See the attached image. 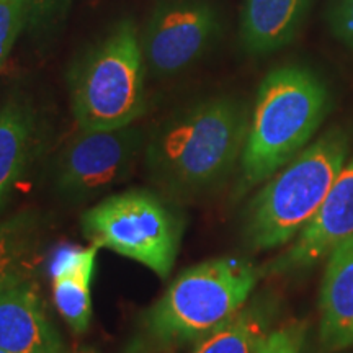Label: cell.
I'll return each mask as SVG.
<instances>
[{"instance_id": "obj_1", "label": "cell", "mask_w": 353, "mask_h": 353, "mask_svg": "<svg viewBox=\"0 0 353 353\" xmlns=\"http://www.w3.org/2000/svg\"><path fill=\"white\" fill-rule=\"evenodd\" d=\"M249 121L231 99H213L180 113L145 144L152 182L174 196L203 193L241 161Z\"/></svg>"}, {"instance_id": "obj_2", "label": "cell", "mask_w": 353, "mask_h": 353, "mask_svg": "<svg viewBox=\"0 0 353 353\" xmlns=\"http://www.w3.org/2000/svg\"><path fill=\"white\" fill-rule=\"evenodd\" d=\"M327 103V88L307 69L286 65L263 79L242 149L239 195L270 179L307 148Z\"/></svg>"}, {"instance_id": "obj_3", "label": "cell", "mask_w": 353, "mask_h": 353, "mask_svg": "<svg viewBox=\"0 0 353 353\" xmlns=\"http://www.w3.org/2000/svg\"><path fill=\"white\" fill-rule=\"evenodd\" d=\"M350 139L334 128L268 179L245 210L244 239L255 250L293 241L321 208L347 164Z\"/></svg>"}, {"instance_id": "obj_4", "label": "cell", "mask_w": 353, "mask_h": 353, "mask_svg": "<svg viewBox=\"0 0 353 353\" xmlns=\"http://www.w3.org/2000/svg\"><path fill=\"white\" fill-rule=\"evenodd\" d=\"M259 276L252 263L239 259H214L187 268L144 316L151 345L200 343L245 306Z\"/></svg>"}, {"instance_id": "obj_5", "label": "cell", "mask_w": 353, "mask_h": 353, "mask_svg": "<svg viewBox=\"0 0 353 353\" xmlns=\"http://www.w3.org/2000/svg\"><path fill=\"white\" fill-rule=\"evenodd\" d=\"M144 52L132 21H121L88 54L72 81V110L81 130H114L143 114Z\"/></svg>"}, {"instance_id": "obj_6", "label": "cell", "mask_w": 353, "mask_h": 353, "mask_svg": "<svg viewBox=\"0 0 353 353\" xmlns=\"http://www.w3.org/2000/svg\"><path fill=\"white\" fill-rule=\"evenodd\" d=\"M82 232L92 245L136 260L167 278L179 254L183 223L156 193L130 190L87 210Z\"/></svg>"}, {"instance_id": "obj_7", "label": "cell", "mask_w": 353, "mask_h": 353, "mask_svg": "<svg viewBox=\"0 0 353 353\" xmlns=\"http://www.w3.org/2000/svg\"><path fill=\"white\" fill-rule=\"evenodd\" d=\"M143 148L145 136L138 126L81 130L57 157L56 188L72 200L97 195L130 175Z\"/></svg>"}, {"instance_id": "obj_8", "label": "cell", "mask_w": 353, "mask_h": 353, "mask_svg": "<svg viewBox=\"0 0 353 353\" xmlns=\"http://www.w3.org/2000/svg\"><path fill=\"white\" fill-rule=\"evenodd\" d=\"M353 237V156L341 174L321 208L296 236L286 252L268 263L267 272L276 275L299 273L327 260L335 247Z\"/></svg>"}, {"instance_id": "obj_9", "label": "cell", "mask_w": 353, "mask_h": 353, "mask_svg": "<svg viewBox=\"0 0 353 353\" xmlns=\"http://www.w3.org/2000/svg\"><path fill=\"white\" fill-rule=\"evenodd\" d=\"M214 28V13L205 3L180 2L162 8L145 33V64L157 76L180 72L201 56Z\"/></svg>"}, {"instance_id": "obj_10", "label": "cell", "mask_w": 353, "mask_h": 353, "mask_svg": "<svg viewBox=\"0 0 353 353\" xmlns=\"http://www.w3.org/2000/svg\"><path fill=\"white\" fill-rule=\"evenodd\" d=\"M0 348L8 353H65L33 276L0 281Z\"/></svg>"}, {"instance_id": "obj_11", "label": "cell", "mask_w": 353, "mask_h": 353, "mask_svg": "<svg viewBox=\"0 0 353 353\" xmlns=\"http://www.w3.org/2000/svg\"><path fill=\"white\" fill-rule=\"evenodd\" d=\"M319 342L322 350L339 353L353 347V237L335 247L319 296Z\"/></svg>"}, {"instance_id": "obj_12", "label": "cell", "mask_w": 353, "mask_h": 353, "mask_svg": "<svg viewBox=\"0 0 353 353\" xmlns=\"http://www.w3.org/2000/svg\"><path fill=\"white\" fill-rule=\"evenodd\" d=\"M99 247H61L51 260L52 299L65 324L85 334L92 321V278Z\"/></svg>"}, {"instance_id": "obj_13", "label": "cell", "mask_w": 353, "mask_h": 353, "mask_svg": "<svg viewBox=\"0 0 353 353\" xmlns=\"http://www.w3.org/2000/svg\"><path fill=\"white\" fill-rule=\"evenodd\" d=\"M309 0H245L242 38L254 52H267L288 43L296 32Z\"/></svg>"}, {"instance_id": "obj_14", "label": "cell", "mask_w": 353, "mask_h": 353, "mask_svg": "<svg viewBox=\"0 0 353 353\" xmlns=\"http://www.w3.org/2000/svg\"><path fill=\"white\" fill-rule=\"evenodd\" d=\"M34 148V120L28 107L10 100L0 108V210L25 174Z\"/></svg>"}, {"instance_id": "obj_15", "label": "cell", "mask_w": 353, "mask_h": 353, "mask_svg": "<svg viewBox=\"0 0 353 353\" xmlns=\"http://www.w3.org/2000/svg\"><path fill=\"white\" fill-rule=\"evenodd\" d=\"M43 224L37 211L26 210L0 221V281L33 276L39 262Z\"/></svg>"}, {"instance_id": "obj_16", "label": "cell", "mask_w": 353, "mask_h": 353, "mask_svg": "<svg viewBox=\"0 0 353 353\" xmlns=\"http://www.w3.org/2000/svg\"><path fill=\"white\" fill-rule=\"evenodd\" d=\"M272 317V304L242 307L223 327L203 339L193 353H255L270 332Z\"/></svg>"}, {"instance_id": "obj_17", "label": "cell", "mask_w": 353, "mask_h": 353, "mask_svg": "<svg viewBox=\"0 0 353 353\" xmlns=\"http://www.w3.org/2000/svg\"><path fill=\"white\" fill-rule=\"evenodd\" d=\"M32 15L33 0H0V69Z\"/></svg>"}, {"instance_id": "obj_18", "label": "cell", "mask_w": 353, "mask_h": 353, "mask_svg": "<svg viewBox=\"0 0 353 353\" xmlns=\"http://www.w3.org/2000/svg\"><path fill=\"white\" fill-rule=\"evenodd\" d=\"M306 324L288 322L281 327L270 330L255 353H303L306 345Z\"/></svg>"}, {"instance_id": "obj_19", "label": "cell", "mask_w": 353, "mask_h": 353, "mask_svg": "<svg viewBox=\"0 0 353 353\" xmlns=\"http://www.w3.org/2000/svg\"><path fill=\"white\" fill-rule=\"evenodd\" d=\"M337 28L341 37L353 44V0H342L337 10Z\"/></svg>"}, {"instance_id": "obj_20", "label": "cell", "mask_w": 353, "mask_h": 353, "mask_svg": "<svg viewBox=\"0 0 353 353\" xmlns=\"http://www.w3.org/2000/svg\"><path fill=\"white\" fill-rule=\"evenodd\" d=\"M59 3L61 0H33L32 21H34V19H46Z\"/></svg>"}, {"instance_id": "obj_21", "label": "cell", "mask_w": 353, "mask_h": 353, "mask_svg": "<svg viewBox=\"0 0 353 353\" xmlns=\"http://www.w3.org/2000/svg\"><path fill=\"white\" fill-rule=\"evenodd\" d=\"M76 353H95V352H92V350H77Z\"/></svg>"}, {"instance_id": "obj_22", "label": "cell", "mask_w": 353, "mask_h": 353, "mask_svg": "<svg viewBox=\"0 0 353 353\" xmlns=\"http://www.w3.org/2000/svg\"><path fill=\"white\" fill-rule=\"evenodd\" d=\"M303 353H317V352H311V350H306V345H304V350Z\"/></svg>"}, {"instance_id": "obj_23", "label": "cell", "mask_w": 353, "mask_h": 353, "mask_svg": "<svg viewBox=\"0 0 353 353\" xmlns=\"http://www.w3.org/2000/svg\"><path fill=\"white\" fill-rule=\"evenodd\" d=\"M0 353H8L7 350H3V348H0Z\"/></svg>"}]
</instances>
